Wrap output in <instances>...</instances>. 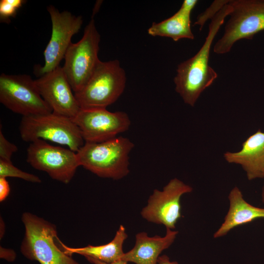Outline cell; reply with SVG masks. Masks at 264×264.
<instances>
[{"label": "cell", "mask_w": 264, "mask_h": 264, "mask_svg": "<svg viewBox=\"0 0 264 264\" xmlns=\"http://www.w3.org/2000/svg\"><path fill=\"white\" fill-rule=\"evenodd\" d=\"M128 237L125 228L121 225L113 240L108 243L100 245H88L83 247H70L63 243L59 238V246L67 255L71 256L78 254L85 257H90L106 263H112L120 260L123 256V245Z\"/></svg>", "instance_id": "obj_18"}, {"label": "cell", "mask_w": 264, "mask_h": 264, "mask_svg": "<svg viewBox=\"0 0 264 264\" xmlns=\"http://www.w3.org/2000/svg\"><path fill=\"white\" fill-rule=\"evenodd\" d=\"M26 161L33 168L65 184L69 183L80 166L76 152L41 139L30 143Z\"/></svg>", "instance_id": "obj_9"}, {"label": "cell", "mask_w": 264, "mask_h": 264, "mask_svg": "<svg viewBox=\"0 0 264 264\" xmlns=\"http://www.w3.org/2000/svg\"><path fill=\"white\" fill-rule=\"evenodd\" d=\"M126 83V73L118 60H100L89 80L74 95L81 108H106L121 96Z\"/></svg>", "instance_id": "obj_5"}, {"label": "cell", "mask_w": 264, "mask_h": 264, "mask_svg": "<svg viewBox=\"0 0 264 264\" xmlns=\"http://www.w3.org/2000/svg\"><path fill=\"white\" fill-rule=\"evenodd\" d=\"M228 199L229 208L224 221L214 234V238L226 235L232 229L259 219H264V208L252 205L246 201L239 188L234 187Z\"/></svg>", "instance_id": "obj_16"}, {"label": "cell", "mask_w": 264, "mask_h": 264, "mask_svg": "<svg viewBox=\"0 0 264 264\" xmlns=\"http://www.w3.org/2000/svg\"><path fill=\"white\" fill-rule=\"evenodd\" d=\"M100 35L94 21L86 26L82 39L71 43L65 56L64 73L74 93L80 90L91 76L100 60Z\"/></svg>", "instance_id": "obj_7"}, {"label": "cell", "mask_w": 264, "mask_h": 264, "mask_svg": "<svg viewBox=\"0 0 264 264\" xmlns=\"http://www.w3.org/2000/svg\"><path fill=\"white\" fill-rule=\"evenodd\" d=\"M90 263L93 264H128L127 262L122 259L112 263H106L90 257H85Z\"/></svg>", "instance_id": "obj_24"}, {"label": "cell", "mask_w": 264, "mask_h": 264, "mask_svg": "<svg viewBox=\"0 0 264 264\" xmlns=\"http://www.w3.org/2000/svg\"><path fill=\"white\" fill-rule=\"evenodd\" d=\"M25 1L23 0H1L0 20L1 22H9L10 18L14 17L18 10Z\"/></svg>", "instance_id": "obj_20"}, {"label": "cell", "mask_w": 264, "mask_h": 264, "mask_svg": "<svg viewBox=\"0 0 264 264\" xmlns=\"http://www.w3.org/2000/svg\"><path fill=\"white\" fill-rule=\"evenodd\" d=\"M197 0H185L180 9L171 17L159 22H154L148 30L152 36L166 37L176 42L181 39H194L191 28V14Z\"/></svg>", "instance_id": "obj_17"}, {"label": "cell", "mask_w": 264, "mask_h": 264, "mask_svg": "<svg viewBox=\"0 0 264 264\" xmlns=\"http://www.w3.org/2000/svg\"><path fill=\"white\" fill-rule=\"evenodd\" d=\"M178 233L167 228L164 237H151L144 232L137 233L134 247L124 253L121 259L135 264H157L160 254L172 245Z\"/></svg>", "instance_id": "obj_15"}, {"label": "cell", "mask_w": 264, "mask_h": 264, "mask_svg": "<svg viewBox=\"0 0 264 264\" xmlns=\"http://www.w3.org/2000/svg\"><path fill=\"white\" fill-rule=\"evenodd\" d=\"M34 81L42 97L53 112L72 118L80 110L63 67L60 66Z\"/></svg>", "instance_id": "obj_13"}, {"label": "cell", "mask_w": 264, "mask_h": 264, "mask_svg": "<svg viewBox=\"0 0 264 264\" xmlns=\"http://www.w3.org/2000/svg\"><path fill=\"white\" fill-rule=\"evenodd\" d=\"M230 17L222 36L216 43L213 51L223 54L230 51L241 39H251L264 30V0H232Z\"/></svg>", "instance_id": "obj_6"}, {"label": "cell", "mask_w": 264, "mask_h": 264, "mask_svg": "<svg viewBox=\"0 0 264 264\" xmlns=\"http://www.w3.org/2000/svg\"><path fill=\"white\" fill-rule=\"evenodd\" d=\"M13 177L33 182L41 183V179L36 175L25 172L15 167L12 161L0 160V177Z\"/></svg>", "instance_id": "obj_19"}, {"label": "cell", "mask_w": 264, "mask_h": 264, "mask_svg": "<svg viewBox=\"0 0 264 264\" xmlns=\"http://www.w3.org/2000/svg\"><path fill=\"white\" fill-rule=\"evenodd\" d=\"M25 234L21 251L26 258L40 264H79L57 245L56 226L34 214L24 213L22 217Z\"/></svg>", "instance_id": "obj_3"}, {"label": "cell", "mask_w": 264, "mask_h": 264, "mask_svg": "<svg viewBox=\"0 0 264 264\" xmlns=\"http://www.w3.org/2000/svg\"><path fill=\"white\" fill-rule=\"evenodd\" d=\"M47 10L51 20L52 32L44 52V64L38 68L37 73L41 76L60 66L72 43V36L79 32L83 24L81 16H76L67 11L60 12L52 5L48 6Z\"/></svg>", "instance_id": "obj_11"}, {"label": "cell", "mask_w": 264, "mask_h": 264, "mask_svg": "<svg viewBox=\"0 0 264 264\" xmlns=\"http://www.w3.org/2000/svg\"><path fill=\"white\" fill-rule=\"evenodd\" d=\"M134 144L117 136L99 143L85 142L76 153L80 166L103 178L120 179L128 175L129 154Z\"/></svg>", "instance_id": "obj_2"}, {"label": "cell", "mask_w": 264, "mask_h": 264, "mask_svg": "<svg viewBox=\"0 0 264 264\" xmlns=\"http://www.w3.org/2000/svg\"><path fill=\"white\" fill-rule=\"evenodd\" d=\"M10 188L8 182L4 177H0V201H4L8 196Z\"/></svg>", "instance_id": "obj_23"}, {"label": "cell", "mask_w": 264, "mask_h": 264, "mask_svg": "<svg viewBox=\"0 0 264 264\" xmlns=\"http://www.w3.org/2000/svg\"><path fill=\"white\" fill-rule=\"evenodd\" d=\"M228 2L226 0H215L203 13L198 15L194 24L199 25L201 30L206 21L212 19Z\"/></svg>", "instance_id": "obj_21"}, {"label": "cell", "mask_w": 264, "mask_h": 264, "mask_svg": "<svg viewBox=\"0 0 264 264\" xmlns=\"http://www.w3.org/2000/svg\"><path fill=\"white\" fill-rule=\"evenodd\" d=\"M19 130L26 142L38 139L65 145L77 153L85 141L72 118L54 112L22 116Z\"/></svg>", "instance_id": "obj_4"}, {"label": "cell", "mask_w": 264, "mask_h": 264, "mask_svg": "<svg viewBox=\"0 0 264 264\" xmlns=\"http://www.w3.org/2000/svg\"><path fill=\"white\" fill-rule=\"evenodd\" d=\"M157 264H178V263L176 262H171L166 255H162L159 257Z\"/></svg>", "instance_id": "obj_25"}, {"label": "cell", "mask_w": 264, "mask_h": 264, "mask_svg": "<svg viewBox=\"0 0 264 264\" xmlns=\"http://www.w3.org/2000/svg\"><path fill=\"white\" fill-rule=\"evenodd\" d=\"M231 11L228 3L211 19L208 35L199 51L178 65L174 80L175 90L184 102L190 106H194L201 93L218 77L209 65L210 51L215 36Z\"/></svg>", "instance_id": "obj_1"}, {"label": "cell", "mask_w": 264, "mask_h": 264, "mask_svg": "<svg viewBox=\"0 0 264 264\" xmlns=\"http://www.w3.org/2000/svg\"><path fill=\"white\" fill-rule=\"evenodd\" d=\"M0 102L22 116L52 112L40 94L34 80L26 74H1Z\"/></svg>", "instance_id": "obj_8"}, {"label": "cell", "mask_w": 264, "mask_h": 264, "mask_svg": "<svg viewBox=\"0 0 264 264\" xmlns=\"http://www.w3.org/2000/svg\"><path fill=\"white\" fill-rule=\"evenodd\" d=\"M224 157L228 163L240 165L248 180L264 178V132L259 129L242 143L240 151L226 152Z\"/></svg>", "instance_id": "obj_14"}, {"label": "cell", "mask_w": 264, "mask_h": 264, "mask_svg": "<svg viewBox=\"0 0 264 264\" xmlns=\"http://www.w3.org/2000/svg\"><path fill=\"white\" fill-rule=\"evenodd\" d=\"M85 142L99 143L115 138L129 129L131 120L124 111L106 108H81L72 118Z\"/></svg>", "instance_id": "obj_10"}, {"label": "cell", "mask_w": 264, "mask_h": 264, "mask_svg": "<svg viewBox=\"0 0 264 264\" xmlns=\"http://www.w3.org/2000/svg\"><path fill=\"white\" fill-rule=\"evenodd\" d=\"M192 191L190 185L177 178H173L162 190H154L141 215L149 222L163 224L166 229L173 230L181 217V197Z\"/></svg>", "instance_id": "obj_12"}, {"label": "cell", "mask_w": 264, "mask_h": 264, "mask_svg": "<svg viewBox=\"0 0 264 264\" xmlns=\"http://www.w3.org/2000/svg\"><path fill=\"white\" fill-rule=\"evenodd\" d=\"M18 151V147L10 142L4 137L0 127V160L11 161L12 154Z\"/></svg>", "instance_id": "obj_22"}, {"label": "cell", "mask_w": 264, "mask_h": 264, "mask_svg": "<svg viewBox=\"0 0 264 264\" xmlns=\"http://www.w3.org/2000/svg\"><path fill=\"white\" fill-rule=\"evenodd\" d=\"M262 200L263 203H264V184H263L262 190Z\"/></svg>", "instance_id": "obj_26"}]
</instances>
